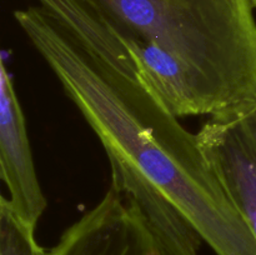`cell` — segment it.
I'll return each instance as SVG.
<instances>
[{
    "label": "cell",
    "mask_w": 256,
    "mask_h": 255,
    "mask_svg": "<svg viewBox=\"0 0 256 255\" xmlns=\"http://www.w3.org/2000/svg\"><path fill=\"white\" fill-rule=\"evenodd\" d=\"M250 2H252V5L254 6V9H256V0H250Z\"/></svg>",
    "instance_id": "8"
},
{
    "label": "cell",
    "mask_w": 256,
    "mask_h": 255,
    "mask_svg": "<svg viewBox=\"0 0 256 255\" xmlns=\"http://www.w3.org/2000/svg\"><path fill=\"white\" fill-rule=\"evenodd\" d=\"M132 39L162 48L206 86L220 118L256 106L250 0H89Z\"/></svg>",
    "instance_id": "2"
},
{
    "label": "cell",
    "mask_w": 256,
    "mask_h": 255,
    "mask_svg": "<svg viewBox=\"0 0 256 255\" xmlns=\"http://www.w3.org/2000/svg\"><path fill=\"white\" fill-rule=\"evenodd\" d=\"M45 255H174L152 232L135 202L110 185Z\"/></svg>",
    "instance_id": "3"
},
{
    "label": "cell",
    "mask_w": 256,
    "mask_h": 255,
    "mask_svg": "<svg viewBox=\"0 0 256 255\" xmlns=\"http://www.w3.org/2000/svg\"><path fill=\"white\" fill-rule=\"evenodd\" d=\"M109 162L112 185L135 202L155 236L174 255H198L204 240L176 205L139 174Z\"/></svg>",
    "instance_id": "6"
},
{
    "label": "cell",
    "mask_w": 256,
    "mask_h": 255,
    "mask_svg": "<svg viewBox=\"0 0 256 255\" xmlns=\"http://www.w3.org/2000/svg\"><path fill=\"white\" fill-rule=\"evenodd\" d=\"M0 175L12 209L35 230L48 202L35 172L22 105L4 62L0 64Z\"/></svg>",
    "instance_id": "5"
},
{
    "label": "cell",
    "mask_w": 256,
    "mask_h": 255,
    "mask_svg": "<svg viewBox=\"0 0 256 255\" xmlns=\"http://www.w3.org/2000/svg\"><path fill=\"white\" fill-rule=\"evenodd\" d=\"M35 230L18 218L5 196L0 198V255H45Z\"/></svg>",
    "instance_id": "7"
},
{
    "label": "cell",
    "mask_w": 256,
    "mask_h": 255,
    "mask_svg": "<svg viewBox=\"0 0 256 255\" xmlns=\"http://www.w3.org/2000/svg\"><path fill=\"white\" fill-rule=\"evenodd\" d=\"M196 136L230 202L256 238V106L212 118Z\"/></svg>",
    "instance_id": "4"
},
{
    "label": "cell",
    "mask_w": 256,
    "mask_h": 255,
    "mask_svg": "<svg viewBox=\"0 0 256 255\" xmlns=\"http://www.w3.org/2000/svg\"><path fill=\"white\" fill-rule=\"evenodd\" d=\"M24 34L106 152L172 200L216 255H256V238L202 154L196 134L145 84L106 20L74 38L42 6L14 12Z\"/></svg>",
    "instance_id": "1"
}]
</instances>
